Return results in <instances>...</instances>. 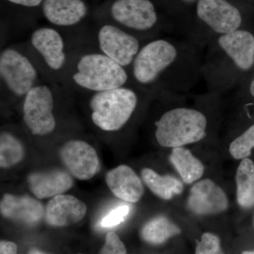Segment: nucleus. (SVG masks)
<instances>
[{
	"label": "nucleus",
	"instance_id": "obj_8",
	"mask_svg": "<svg viewBox=\"0 0 254 254\" xmlns=\"http://www.w3.org/2000/svg\"><path fill=\"white\" fill-rule=\"evenodd\" d=\"M0 77L11 95L24 98L36 86L38 72L28 57L8 48L0 54Z\"/></svg>",
	"mask_w": 254,
	"mask_h": 254
},
{
	"label": "nucleus",
	"instance_id": "obj_31",
	"mask_svg": "<svg viewBox=\"0 0 254 254\" xmlns=\"http://www.w3.org/2000/svg\"><path fill=\"white\" fill-rule=\"evenodd\" d=\"M179 2L181 3L183 6H190V5L196 4L198 0H177Z\"/></svg>",
	"mask_w": 254,
	"mask_h": 254
},
{
	"label": "nucleus",
	"instance_id": "obj_15",
	"mask_svg": "<svg viewBox=\"0 0 254 254\" xmlns=\"http://www.w3.org/2000/svg\"><path fill=\"white\" fill-rule=\"evenodd\" d=\"M87 212L86 205L71 195L53 197L47 205L46 222L55 227H65L81 221Z\"/></svg>",
	"mask_w": 254,
	"mask_h": 254
},
{
	"label": "nucleus",
	"instance_id": "obj_13",
	"mask_svg": "<svg viewBox=\"0 0 254 254\" xmlns=\"http://www.w3.org/2000/svg\"><path fill=\"white\" fill-rule=\"evenodd\" d=\"M31 43L50 69L58 71L64 67L66 54L64 41L59 31L50 27L37 28L32 33Z\"/></svg>",
	"mask_w": 254,
	"mask_h": 254
},
{
	"label": "nucleus",
	"instance_id": "obj_2",
	"mask_svg": "<svg viewBox=\"0 0 254 254\" xmlns=\"http://www.w3.org/2000/svg\"><path fill=\"white\" fill-rule=\"evenodd\" d=\"M254 67V35L240 28L209 42L202 77L209 92L220 95L237 86Z\"/></svg>",
	"mask_w": 254,
	"mask_h": 254
},
{
	"label": "nucleus",
	"instance_id": "obj_21",
	"mask_svg": "<svg viewBox=\"0 0 254 254\" xmlns=\"http://www.w3.org/2000/svg\"><path fill=\"white\" fill-rule=\"evenodd\" d=\"M237 198L242 208L254 205V163L250 158L242 160L236 173Z\"/></svg>",
	"mask_w": 254,
	"mask_h": 254
},
{
	"label": "nucleus",
	"instance_id": "obj_10",
	"mask_svg": "<svg viewBox=\"0 0 254 254\" xmlns=\"http://www.w3.org/2000/svg\"><path fill=\"white\" fill-rule=\"evenodd\" d=\"M100 53L129 70L142 44L136 36L115 24H104L98 32Z\"/></svg>",
	"mask_w": 254,
	"mask_h": 254
},
{
	"label": "nucleus",
	"instance_id": "obj_20",
	"mask_svg": "<svg viewBox=\"0 0 254 254\" xmlns=\"http://www.w3.org/2000/svg\"><path fill=\"white\" fill-rule=\"evenodd\" d=\"M141 177L149 190L163 199H171L174 195L180 194L183 190V184L176 177L158 175L152 169H143Z\"/></svg>",
	"mask_w": 254,
	"mask_h": 254
},
{
	"label": "nucleus",
	"instance_id": "obj_7",
	"mask_svg": "<svg viewBox=\"0 0 254 254\" xmlns=\"http://www.w3.org/2000/svg\"><path fill=\"white\" fill-rule=\"evenodd\" d=\"M117 26L145 43L154 40L159 17L151 0H115L110 9Z\"/></svg>",
	"mask_w": 254,
	"mask_h": 254
},
{
	"label": "nucleus",
	"instance_id": "obj_29",
	"mask_svg": "<svg viewBox=\"0 0 254 254\" xmlns=\"http://www.w3.org/2000/svg\"><path fill=\"white\" fill-rule=\"evenodd\" d=\"M6 1L23 7L34 8L41 6L43 0H6Z\"/></svg>",
	"mask_w": 254,
	"mask_h": 254
},
{
	"label": "nucleus",
	"instance_id": "obj_4",
	"mask_svg": "<svg viewBox=\"0 0 254 254\" xmlns=\"http://www.w3.org/2000/svg\"><path fill=\"white\" fill-rule=\"evenodd\" d=\"M160 146L175 148L203 141L208 136V116L198 107L176 105L165 110L155 123Z\"/></svg>",
	"mask_w": 254,
	"mask_h": 254
},
{
	"label": "nucleus",
	"instance_id": "obj_9",
	"mask_svg": "<svg viewBox=\"0 0 254 254\" xmlns=\"http://www.w3.org/2000/svg\"><path fill=\"white\" fill-rule=\"evenodd\" d=\"M54 94L47 85L37 84L23 98V119L33 135L45 136L54 131Z\"/></svg>",
	"mask_w": 254,
	"mask_h": 254
},
{
	"label": "nucleus",
	"instance_id": "obj_18",
	"mask_svg": "<svg viewBox=\"0 0 254 254\" xmlns=\"http://www.w3.org/2000/svg\"><path fill=\"white\" fill-rule=\"evenodd\" d=\"M28 184L32 193L42 199L63 194L71 188L73 180L66 172L54 170L31 174Z\"/></svg>",
	"mask_w": 254,
	"mask_h": 254
},
{
	"label": "nucleus",
	"instance_id": "obj_6",
	"mask_svg": "<svg viewBox=\"0 0 254 254\" xmlns=\"http://www.w3.org/2000/svg\"><path fill=\"white\" fill-rule=\"evenodd\" d=\"M195 16L199 26L187 40L200 48L215 37L240 29L243 22L240 10L230 0H198Z\"/></svg>",
	"mask_w": 254,
	"mask_h": 254
},
{
	"label": "nucleus",
	"instance_id": "obj_14",
	"mask_svg": "<svg viewBox=\"0 0 254 254\" xmlns=\"http://www.w3.org/2000/svg\"><path fill=\"white\" fill-rule=\"evenodd\" d=\"M41 9L48 22L60 27L78 24L88 12L83 0H43Z\"/></svg>",
	"mask_w": 254,
	"mask_h": 254
},
{
	"label": "nucleus",
	"instance_id": "obj_24",
	"mask_svg": "<svg viewBox=\"0 0 254 254\" xmlns=\"http://www.w3.org/2000/svg\"><path fill=\"white\" fill-rule=\"evenodd\" d=\"M254 149V124L237 136L229 145V152L234 158H249Z\"/></svg>",
	"mask_w": 254,
	"mask_h": 254
},
{
	"label": "nucleus",
	"instance_id": "obj_32",
	"mask_svg": "<svg viewBox=\"0 0 254 254\" xmlns=\"http://www.w3.org/2000/svg\"><path fill=\"white\" fill-rule=\"evenodd\" d=\"M29 254H50L45 253V252H41V251H39L38 250H32L31 252H29Z\"/></svg>",
	"mask_w": 254,
	"mask_h": 254
},
{
	"label": "nucleus",
	"instance_id": "obj_33",
	"mask_svg": "<svg viewBox=\"0 0 254 254\" xmlns=\"http://www.w3.org/2000/svg\"><path fill=\"white\" fill-rule=\"evenodd\" d=\"M242 254H254V251H251V252H244Z\"/></svg>",
	"mask_w": 254,
	"mask_h": 254
},
{
	"label": "nucleus",
	"instance_id": "obj_26",
	"mask_svg": "<svg viewBox=\"0 0 254 254\" xmlns=\"http://www.w3.org/2000/svg\"><path fill=\"white\" fill-rule=\"evenodd\" d=\"M130 212V207L127 205H120L112 209L100 221V226L103 228H110L118 226L125 221Z\"/></svg>",
	"mask_w": 254,
	"mask_h": 254
},
{
	"label": "nucleus",
	"instance_id": "obj_30",
	"mask_svg": "<svg viewBox=\"0 0 254 254\" xmlns=\"http://www.w3.org/2000/svg\"><path fill=\"white\" fill-rule=\"evenodd\" d=\"M246 91L248 93L249 96L254 99V73L246 86Z\"/></svg>",
	"mask_w": 254,
	"mask_h": 254
},
{
	"label": "nucleus",
	"instance_id": "obj_19",
	"mask_svg": "<svg viewBox=\"0 0 254 254\" xmlns=\"http://www.w3.org/2000/svg\"><path fill=\"white\" fill-rule=\"evenodd\" d=\"M169 158L182 181L187 185L198 181L203 176L204 173L203 164L185 146L172 148Z\"/></svg>",
	"mask_w": 254,
	"mask_h": 254
},
{
	"label": "nucleus",
	"instance_id": "obj_3",
	"mask_svg": "<svg viewBox=\"0 0 254 254\" xmlns=\"http://www.w3.org/2000/svg\"><path fill=\"white\" fill-rule=\"evenodd\" d=\"M153 95L131 83L93 93L89 100L91 120L105 131H118L129 122L142 103Z\"/></svg>",
	"mask_w": 254,
	"mask_h": 254
},
{
	"label": "nucleus",
	"instance_id": "obj_28",
	"mask_svg": "<svg viewBox=\"0 0 254 254\" xmlns=\"http://www.w3.org/2000/svg\"><path fill=\"white\" fill-rule=\"evenodd\" d=\"M0 254H17V246L14 242L1 241Z\"/></svg>",
	"mask_w": 254,
	"mask_h": 254
},
{
	"label": "nucleus",
	"instance_id": "obj_27",
	"mask_svg": "<svg viewBox=\"0 0 254 254\" xmlns=\"http://www.w3.org/2000/svg\"><path fill=\"white\" fill-rule=\"evenodd\" d=\"M100 254H127V250L118 235L110 232L107 234L105 245Z\"/></svg>",
	"mask_w": 254,
	"mask_h": 254
},
{
	"label": "nucleus",
	"instance_id": "obj_5",
	"mask_svg": "<svg viewBox=\"0 0 254 254\" xmlns=\"http://www.w3.org/2000/svg\"><path fill=\"white\" fill-rule=\"evenodd\" d=\"M76 86L98 93L131 83L128 69L102 53H87L80 57L72 73Z\"/></svg>",
	"mask_w": 254,
	"mask_h": 254
},
{
	"label": "nucleus",
	"instance_id": "obj_16",
	"mask_svg": "<svg viewBox=\"0 0 254 254\" xmlns=\"http://www.w3.org/2000/svg\"><path fill=\"white\" fill-rule=\"evenodd\" d=\"M0 211L4 218L29 225L38 223L45 215L43 205L35 198L10 193L1 198Z\"/></svg>",
	"mask_w": 254,
	"mask_h": 254
},
{
	"label": "nucleus",
	"instance_id": "obj_23",
	"mask_svg": "<svg viewBox=\"0 0 254 254\" xmlns=\"http://www.w3.org/2000/svg\"><path fill=\"white\" fill-rule=\"evenodd\" d=\"M25 148L21 141L12 133L1 131L0 135V166L8 168L23 160Z\"/></svg>",
	"mask_w": 254,
	"mask_h": 254
},
{
	"label": "nucleus",
	"instance_id": "obj_11",
	"mask_svg": "<svg viewBox=\"0 0 254 254\" xmlns=\"http://www.w3.org/2000/svg\"><path fill=\"white\" fill-rule=\"evenodd\" d=\"M60 157L70 173L78 180H88L100 169L96 150L89 143L81 140H71L60 150Z\"/></svg>",
	"mask_w": 254,
	"mask_h": 254
},
{
	"label": "nucleus",
	"instance_id": "obj_1",
	"mask_svg": "<svg viewBox=\"0 0 254 254\" xmlns=\"http://www.w3.org/2000/svg\"><path fill=\"white\" fill-rule=\"evenodd\" d=\"M200 49L187 39L156 38L147 42L128 70L131 82L153 96L187 93L203 78Z\"/></svg>",
	"mask_w": 254,
	"mask_h": 254
},
{
	"label": "nucleus",
	"instance_id": "obj_12",
	"mask_svg": "<svg viewBox=\"0 0 254 254\" xmlns=\"http://www.w3.org/2000/svg\"><path fill=\"white\" fill-rule=\"evenodd\" d=\"M228 199L224 190L212 180L197 182L191 187L187 206L197 215L222 213L228 208Z\"/></svg>",
	"mask_w": 254,
	"mask_h": 254
},
{
	"label": "nucleus",
	"instance_id": "obj_22",
	"mask_svg": "<svg viewBox=\"0 0 254 254\" xmlns=\"http://www.w3.org/2000/svg\"><path fill=\"white\" fill-rule=\"evenodd\" d=\"M180 233V229L166 217L160 215L147 222L141 230L143 240L152 245H160Z\"/></svg>",
	"mask_w": 254,
	"mask_h": 254
},
{
	"label": "nucleus",
	"instance_id": "obj_25",
	"mask_svg": "<svg viewBox=\"0 0 254 254\" xmlns=\"http://www.w3.org/2000/svg\"><path fill=\"white\" fill-rule=\"evenodd\" d=\"M195 254H225L222 252L218 237L210 233L202 235L195 249Z\"/></svg>",
	"mask_w": 254,
	"mask_h": 254
},
{
	"label": "nucleus",
	"instance_id": "obj_17",
	"mask_svg": "<svg viewBox=\"0 0 254 254\" xmlns=\"http://www.w3.org/2000/svg\"><path fill=\"white\" fill-rule=\"evenodd\" d=\"M105 180L115 196L128 203L139 201L144 192L141 180L127 165H120L110 170Z\"/></svg>",
	"mask_w": 254,
	"mask_h": 254
}]
</instances>
